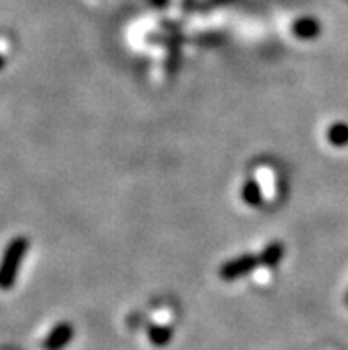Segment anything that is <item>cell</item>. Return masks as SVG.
<instances>
[{
  "mask_svg": "<svg viewBox=\"0 0 348 350\" xmlns=\"http://www.w3.org/2000/svg\"><path fill=\"white\" fill-rule=\"evenodd\" d=\"M27 251H29V240L25 237H18L8 245L0 262V288L8 290L13 286Z\"/></svg>",
  "mask_w": 348,
  "mask_h": 350,
  "instance_id": "obj_1",
  "label": "cell"
},
{
  "mask_svg": "<svg viewBox=\"0 0 348 350\" xmlns=\"http://www.w3.org/2000/svg\"><path fill=\"white\" fill-rule=\"evenodd\" d=\"M258 265H260V258H256L254 254H242V256L233 258L231 262L224 263L219 274L224 281H235L254 271Z\"/></svg>",
  "mask_w": 348,
  "mask_h": 350,
  "instance_id": "obj_2",
  "label": "cell"
},
{
  "mask_svg": "<svg viewBox=\"0 0 348 350\" xmlns=\"http://www.w3.org/2000/svg\"><path fill=\"white\" fill-rule=\"evenodd\" d=\"M73 334H75L73 325L70 322H61L46 334V338L41 343V350H62L68 343H71Z\"/></svg>",
  "mask_w": 348,
  "mask_h": 350,
  "instance_id": "obj_3",
  "label": "cell"
},
{
  "mask_svg": "<svg viewBox=\"0 0 348 350\" xmlns=\"http://www.w3.org/2000/svg\"><path fill=\"white\" fill-rule=\"evenodd\" d=\"M282 256H284V245L281 242H272V244H269L263 249V253L260 256V263L272 269V267H276L281 262Z\"/></svg>",
  "mask_w": 348,
  "mask_h": 350,
  "instance_id": "obj_4",
  "label": "cell"
},
{
  "mask_svg": "<svg viewBox=\"0 0 348 350\" xmlns=\"http://www.w3.org/2000/svg\"><path fill=\"white\" fill-rule=\"evenodd\" d=\"M148 340L153 347H165L172 340L171 325H151L148 329Z\"/></svg>",
  "mask_w": 348,
  "mask_h": 350,
  "instance_id": "obj_5",
  "label": "cell"
},
{
  "mask_svg": "<svg viewBox=\"0 0 348 350\" xmlns=\"http://www.w3.org/2000/svg\"><path fill=\"white\" fill-rule=\"evenodd\" d=\"M327 139L332 146H347L348 144V124L334 123L327 132Z\"/></svg>",
  "mask_w": 348,
  "mask_h": 350,
  "instance_id": "obj_6",
  "label": "cell"
},
{
  "mask_svg": "<svg viewBox=\"0 0 348 350\" xmlns=\"http://www.w3.org/2000/svg\"><path fill=\"white\" fill-rule=\"evenodd\" d=\"M242 198L247 204L258 206L261 203V189L254 180H247L242 187Z\"/></svg>",
  "mask_w": 348,
  "mask_h": 350,
  "instance_id": "obj_7",
  "label": "cell"
},
{
  "mask_svg": "<svg viewBox=\"0 0 348 350\" xmlns=\"http://www.w3.org/2000/svg\"><path fill=\"white\" fill-rule=\"evenodd\" d=\"M295 34L300 36V38H313V36L318 34V23L311 22V20H302V22L295 23Z\"/></svg>",
  "mask_w": 348,
  "mask_h": 350,
  "instance_id": "obj_8",
  "label": "cell"
},
{
  "mask_svg": "<svg viewBox=\"0 0 348 350\" xmlns=\"http://www.w3.org/2000/svg\"><path fill=\"white\" fill-rule=\"evenodd\" d=\"M345 302H347V306H348V293H347V299H345Z\"/></svg>",
  "mask_w": 348,
  "mask_h": 350,
  "instance_id": "obj_9",
  "label": "cell"
},
{
  "mask_svg": "<svg viewBox=\"0 0 348 350\" xmlns=\"http://www.w3.org/2000/svg\"><path fill=\"white\" fill-rule=\"evenodd\" d=\"M0 66H2V61H0Z\"/></svg>",
  "mask_w": 348,
  "mask_h": 350,
  "instance_id": "obj_10",
  "label": "cell"
}]
</instances>
